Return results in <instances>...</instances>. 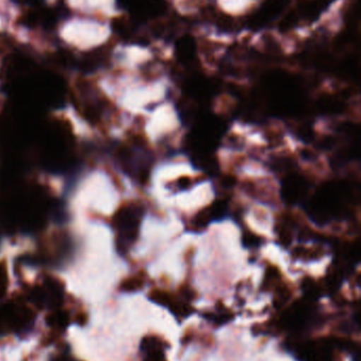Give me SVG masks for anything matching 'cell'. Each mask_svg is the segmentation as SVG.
<instances>
[{"label":"cell","mask_w":361,"mask_h":361,"mask_svg":"<svg viewBox=\"0 0 361 361\" xmlns=\"http://www.w3.org/2000/svg\"><path fill=\"white\" fill-rule=\"evenodd\" d=\"M343 343L335 339H318L292 343L290 352L299 361H338Z\"/></svg>","instance_id":"1"},{"label":"cell","mask_w":361,"mask_h":361,"mask_svg":"<svg viewBox=\"0 0 361 361\" xmlns=\"http://www.w3.org/2000/svg\"><path fill=\"white\" fill-rule=\"evenodd\" d=\"M320 322L321 317L315 309L309 305L298 303L284 315L282 326L292 335H303L316 330Z\"/></svg>","instance_id":"2"},{"label":"cell","mask_w":361,"mask_h":361,"mask_svg":"<svg viewBox=\"0 0 361 361\" xmlns=\"http://www.w3.org/2000/svg\"><path fill=\"white\" fill-rule=\"evenodd\" d=\"M140 221V212L137 208H124L118 216L119 229L123 233L126 239H133L138 231V224Z\"/></svg>","instance_id":"3"},{"label":"cell","mask_w":361,"mask_h":361,"mask_svg":"<svg viewBox=\"0 0 361 361\" xmlns=\"http://www.w3.org/2000/svg\"><path fill=\"white\" fill-rule=\"evenodd\" d=\"M284 191H285V197L288 201H298V200L304 195V182H303L301 178L290 176V177L286 180Z\"/></svg>","instance_id":"4"}]
</instances>
